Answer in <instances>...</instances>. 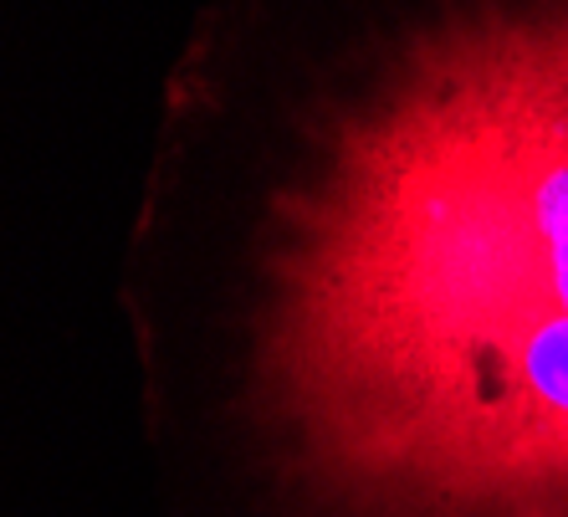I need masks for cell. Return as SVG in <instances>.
<instances>
[{
  "label": "cell",
  "mask_w": 568,
  "mask_h": 517,
  "mask_svg": "<svg viewBox=\"0 0 568 517\" xmlns=\"http://www.w3.org/2000/svg\"><path fill=\"white\" fill-rule=\"evenodd\" d=\"M225 303L287 517H568V0H420L333 67Z\"/></svg>",
  "instance_id": "1"
}]
</instances>
